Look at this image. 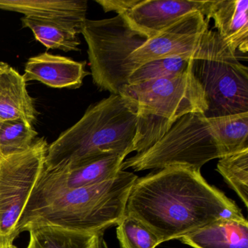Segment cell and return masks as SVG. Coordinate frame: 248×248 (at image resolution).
I'll return each instance as SVG.
<instances>
[{"label": "cell", "mask_w": 248, "mask_h": 248, "mask_svg": "<svg viewBox=\"0 0 248 248\" xmlns=\"http://www.w3.org/2000/svg\"><path fill=\"white\" fill-rule=\"evenodd\" d=\"M162 242L181 239L220 219L240 218V209L200 170L169 167L138 178L125 210Z\"/></svg>", "instance_id": "cell-1"}, {"label": "cell", "mask_w": 248, "mask_h": 248, "mask_svg": "<svg viewBox=\"0 0 248 248\" xmlns=\"http://www.w3.org/2000/svg\"><path fill=\"white\" fill-rule=\"evenodd\" d=\"M139 178L120 170L114 178L88 186L64 190L32 203H27L16 234L33 228L54 226L87 232H104L125 216L131 188Z\"/></svg>", "instance_id": "cell-2"}, {"label": "cell", "mask_w": 248, "mask_h": 248, "mask_svg": "<svg viewBox=\"0 0 248 248\" xmlns=\"http://www.w3.org/2000/svg\"><path fill=\"white\" fill-rule=\"evenodd\" d=\"M137 119L120 95L91 105L82 118L62 133L46 154L45 170L73 166L101 155L133 152Z\"/></svg>", "instance_id": "cell-3"}, {"label": "cell", "mask_w": 248, "mask_h": 248, "mask_svg": "<svg viewBox=\"0 0 248 248\" xmlns=\"http://www.w3.org/2000/svg\"><path fill=\"white\" fill-rule=\"evenodd\" d=\"M119 95L137 119L133 152H143L159 140L172 124L189 113L204 115L205 95L191 69L172 78L125 85Z\"/></svg>", "instance_id": "cell-4"}, {"label": "cell", "mask_w": 248, "mask_h": 248, "mask_svg": "<svg viewBox=\"0 0 248 248\" xmlns=\"http://www.w3.org/2000/svg\"><path fill=\"white\" fill-rule=\"evenodd\" d=\"M190 69L204 91V117L248 112V67L217 31H204L190 58Z\"/></svg>", "instance_id": "cell-5"}, {"label": "cell", "mask_w": 248, "mask_h": 248, "mask_svg": "<svg viewBox=\"0 0 248 248\" xmlns=\"http://www.w3.org/2000/svg\"><path fill=\"white\" fill-rule=\"evenodd\" d=\"M81 34L88 45L94 85L100 91L119 95L138 67L130 56L147 37L133 30L119 15L107 19H86Z\"/></svg>", "instance_id": "cell-6"}, {"label": "cell", "mask_w": 248, "mask_h": 248, "mask_svg": "<svg viewBox=\"0 0 248 248\" xmlns=\"http://www.w3.org/2000/svg\"><path fill=\"white\" fill-rule=\"evenodd\" d=\"M222 157L220 148L205 117L189 113L178 119L168 132L143 152L126 159L122 170H161L169 167H186L200 170L212 159Z\"/></svg>", "instance_id": "cell-7"}, {"label": "cell", "mask_w": 248, "mask_h": 248, "mask_svg": "<svg viewBox=\"0 0 248 248\" xmlns=\"http://www.w3.org/2000/svg\"><path fill=\"white\" fill-rule=\"evenodd\" d=\"M47 146L41 138L27 150L0 156V236L17 237L18 220L44 170Z\"/></svg>", "instance_id": "cell-8"}, {"label": "cell", "mask_w": 248, "mask_h": 248, "mask_svg": "<svg viewBox=\"0 0 248 248\" xmlns=\"http://www.w3.org/2000/svg\"><path fill=\"white\" fill-rule=\"evenodd\" d=\"M106 13L121 16L135 31L152 38L192 12L207 17L213 1L197 0H96Z\"/></svg>", "instance_id": "cell-9"}, {"label": "cell", "mask_w": 248, "mask_h": 248, "mask_svg": "<svg viewBox=\"0 0 248 248\" xmlns=\"http://www.w3.org/2000/svg\"><path fill=\"white\" fill-rule=\"evenodd\" d=\"M126 156L108 154L73 166L52 170L44 169L27 203L39 201L64 190L95 185L111 179L122 170V164Z\"/></svg>", "instance_id": "cell-10"}, {"label": "cell", "mask_w": 248, "mask_h": 248, "mask_svg": "<svg viewBox=\"0 0 248 248\" xmlns=\"http://www.w3.org/2000/svg\"><path fill=\"white\" fill-rule=\"evenodd\" d=\"M209 20L200 12H192L148 39L130 56L138 66L151 61L175 56H191L202 36L208 28Z\"/></svg>", "instance_id": "cell-11"}, {"label": "cell", "mask_w": 248, "mask_h": 248, "mask_svg": "<svg viewBox=\"0 0 248 248\" xmlns=\"http://www.w3.org/2000/svg\"><path fill=\"white\" fill-rule=\"evenodd\" d=\"M85 62H75L46 52L29 59L23 77L26 82L38 81L50 88L77 89L90 74L85 70Z\"/></svg>", "instance_id": "cell-12"}, {"label": "cell", "mask_w": 248, "mask_h": 248, "mask_svg": "<svg viewBox=\"0 0 248 248\" xmlns=\"http://www.w3.org/2000/svg\"><path fill=\"white\" fill-rule=\"evenodd\" d=\"M0 10L69 26L79 34L86 18L87 0H0Z\"/></svg>", "instance_id": "cell-13"}, {"label": "cell", "mask_w": 248, "mask_h": 248, "mask_svg": "<svg viewBox=\"0 0 248 248\" xmlns=\"http://www.w3.org/2000/svg\"><path fill=\"white\" fill-rule=\"evenodd\" d=\"M222 40L238 58L248 51V0H213L208 15Z\"/></svg>", "instance_id": "cell-14"}, {"label": "cell", "mask_w": 248, "mask_h": 248, "mask_svg": "<svg viewBox=\"0 0 248 248\" xmlns=\"http://www.w3.org/2000/svg\"><path fill=\"white\" fill-rule=\"evenodd\" d=\"M22 119L32 124L37 119L34 100L27 89L23 75L0 62V123Z\"/></svg>", "instance_id": "cell-15"}, {"label": "cell", "mask_w": 248, "mask_h": 248, "mask_svg": "<svg viewBox=\"0 0 248 248\" xmlns=\"http://www.w3.org/2000/svg\"><path fill=\"white\" fill-rule=\"evenodd\" d=\"M180 239L193 248H248V222L245 217L220 219Z\"/></svg>", "instance_id": "cell-16"}, {"label": "cell", "mask_w": 248, "mask_h": 248, "mask_svg": "<svg viewBox=\"0 0 248 248\" xmlns=\"http://www.w3.org/2000/svg\"><path fill=\"white\" fill-rule=\"evenodd\" d=\"M27 248H106L104 232H87L54 226L29 231Z\"/></svg>", "instance_id": "cell-17"}, {"label": "cell", "mask_w": 248, "mask_h": 248, "mask_svg": "<svg viewBox=\"0 0 248 248\" xmlns=\"http://www.w3.org/2000/svg\"><path fill=\"white\" fill-rule=\"evenodd\" d=\"M205 119L222 157L248 149V112Z\"/></svg>", "instance_id": "cell-18"}, {"label": "cell", "mask_w": 248, "mask_h": 248, "mask_svg": "<svg viewBox=\"0 0 248 248\" xmlns=\"http://www.w3.org/2000/svg\"><path fill=\"white\" fill-rule=\"evenodd\" d=\"M23 27L29 28L34 38L46 48L65 52L79 51L80 45L75 29L53 21L24 17L21 18Z\"/></svg>", "instance_id": "cell-19"}, {"label": "cell", "mask_w": 248, "mask_h": 248, "mask_svg": "<svg viewBox=\"0 0 248 248\" xmlns=\"http://www.w3.org/2000/svg\"><path fill=\"white\" fill-rule=\"evenodd\" d=\"M37 136L32 124L22 119L0 123V156L27 150L37 139Z\"/></svg>", "instance_id": "cell-20"}, {"label": "cell", "mask_w": 248, "mask_h": 248, "mask_svg": "<svg viewBox=\"0 0 248 248\" xmlns=\"http://www.w3.org/2000/svg\"><path fill=\"white\" fill-rule=\"evenodd\" d=\"M191 56H175L151 61L138 66L129 78V85L172 78L186 72Z\"/></svg>", "instance_id": "cell-21"}, {"label": "cell", "mask_w": 248, "mask_h": 248, "mask_svg": "<svg viewBox=\"0 0 248 248\" xmlns=\"http://www.w3.org/2000/svg\"><path fill=\"white\" fill-rule=\"evenodd\" d=\"M217 170L248 207V149L219 159Z\"/></svg>", "instance_id": "cell-22"}, {"label": "cell", "mask_w": 248, "mask_h": 248, "mask_svg": "<svg viewBox=\"0 0 248 248\" xmlns=\"http://www.w3.org/2000/svg\"><path fill=\"white\" fill-rule=\"evenodd\" d=\"M117 226L122 248H156L161 244L154 232L131 216L125 215Z\"/></svg>", "instance_id": "cell-23"}, {"label": "cell", "mask_w": 248, "mask_h": 248, "mask_svg": "<svg viewBox=\"0 0 248 248\" xmlns=\"http://www.w3.org/2000/svg\"><path fill=\"white\" fill-rule=\"evenodd\" d=\"M15 239L13 236H0V248H17L14 245Z\"/></svg>", "instance_id": "cell-24"}]
</instances>
